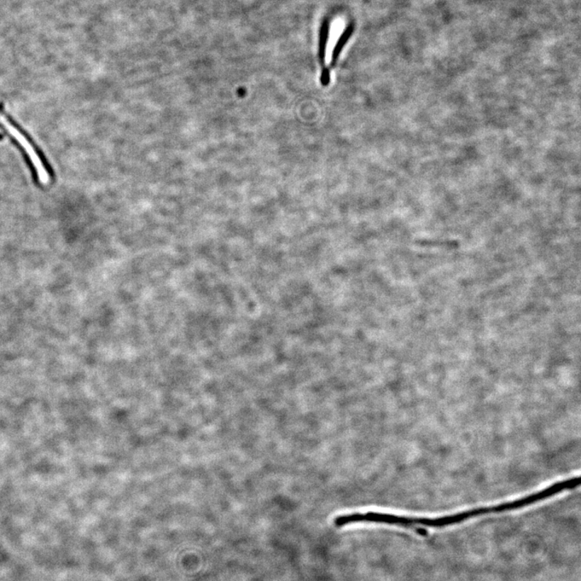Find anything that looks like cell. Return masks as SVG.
I'll return each instance as SVG.
<instances>
[{
	"instance_id": "cell-1",
	"label": "cell",
	"mask_w": 581,
	"mask_h": 581,
	"mask_svg": "<svg viewBox=\"0 0 581 581\" xmlns=\"http://www.w3.org/2000/svg\"><path fill=\"white\" fill-rule=\"evenodd\" d=\"M0 113H1L6 119H7L9 123L14 128V129L20 132V135L26 139L27 142L29 145L33 148L35 154L38 157L40 162H42V165L44 167L46 173L48 174V176L51 180H55V172L54 171L53 167H52L50 164L49 160L46 158L45 154H44L42 149L40 148L39 145L37 144L36 142L34 141L33 137L29 135V133L23 128L18 122H17L13 116H11L9 113L5 111L4 107L2 103H0Z\"/></svg>"
},
{
	"instance_id": "cell-2",
	"label": "cell",
	"mask_w": 581,
	"mask_h": 581,
	"mask_svg": "<svg viewBox=\"0 0 581 581\" xmlns=\"http://www.w3.org/2000/svg\"><path fill=\"white\" fill-rule=\"evenodd\" d=\"M0 127L2 128L6 135H8L11 142H13L15 147L20 151L21 154H22L23 159H24L26 164L28 167L29 171H30L32 174V177L34 183L36 184L38 186H40V180L38 171L37 170L36 167H35L33 162L30 158V156H29L28 153L27 152L26 149L24 147H23V145L18 140H17V139L13 135H11V133L7 129H6V128L4 125H0Z\"/></svg>"
},
{
	"instance_id": "cell-3",
	"label": "cell",
	"mask_w": 581,
	"mask_h": 581,
	"mask_svg": "<svg viewBox=\"0 0 581 581\" xmlns=\"http://www.w3.org/2000/svg\"><path fill=\"white\" fill-rule=\"evenodd\" d=\"M329 21L328 19H325L322 23L321 33H320L318 51L319 61L320 63H321V66L322 68L327 67H325V54H327L325 53V52H327V45L329 39Z\"/></svg>"
},
{
	"instance_id": "cell-4",
	"label": "cell",
	"mask_w": 581,
	"mask_h": 581,
	"mask_svg": "<svg viewBox=\"0 0 581 581\" xmlns=\"http://www.w3.org/2000/svg\"><path fill=\"white\" fill-rule=\"evenodd\" d=\"M354 31V26L353 25L348 26V27L345 29L344 33L341 35L340 38L338 40V43H336L335 47L333 50L332 58H331L330 62V67L334 68L337 65V62H338L339 57L340 56L341 52L342 49L344 48V46L348 42V40L350 39L351 35Z\"/></svg>"
},
{
	"instance_id": "cell-5",
	"label": "cell",
	"mask_w": 581,
	"mask_h": 581,
	"mask_svg": "<svg viewBox=\"0 0 581 581\" xmlns=\"http://www.w3.org/2000/svg\"><path fill=\"white\" fill-rule=\"evenodd\" d=\"M321 83L324 86H328L330 83V72L328 67L322 68Z\"/></svg>"
}]
</instances>
